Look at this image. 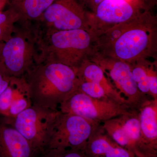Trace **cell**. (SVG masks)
Here are the masks:
<instances>
[{
  "instance_id": "obj_1",
  "label": "cell",
  "mask_w": 157,
  "mask_h": 157,
  "mask_svg": "<svg viewBox=\"0 0 157 157\" xmlns=\"http://www.w3.org/2000/svg\"><path fill=\"white\" fill-rule=\"evenodd\" d=\"M94 50L129 64L141 60H157V16L147 11L114 26L94 37Z\"/></svg>"
},
{
  "instance_id": "obj_2",
  "label": "cell",
  "mask_w": 157,
  "mask_h": 157,
  "mask_svg": "<svg viewBox=\"0 0 157 157\" xmlns=\"http://www.w3.org/2000/svg\"><path fill=\"white\" fill-rule=\"evenodd\" d=\"M32 105L57 110L78 90L76 70L60 63L43 61L25 75Z\"/></svg>"
},
{
  "instance_id": "obj_3",
  "label": "cell",
  "mask_w": 157,
  "mask_h": 157,
  "mask_svg": "<svg viewBox=\"0 0 157 157\" xmlns=\"http://www.w3.org/2000/svg\"><path fill=\"white\" fill-rule=\"evenodd\" d=\"M46 31L43 38L39 35L40 63L56 62L76 69L88 58L94 48V39L89 31Z\"/></svg>"
},
{
  "instance_id": "obj_4",
  "label": "cell",
  "mask_w": 157,
  "mask_h": 157,
  "mask_svg": "<svg viewBox=\"0 0 157 157\" xmlns=\"http://www.w3.org/2000/svg\"><path fill=\"white\" fill-rule=\"evenodd\" d=\"M40 59L38 31H32L28 26L14 30L11 38L4 43L0 64L10 76H24Z\"/></svg>"
},
{
  "instance_id": "obj_5",
  "label": "cell",
  "mask_w": 157,
  "mask_h": 157,
  "mask_svg": "<svg viewBox=\"0 0 157 157\" xmlns=\"http://www.w3.org/2000/svg\"><path fill=\"white\" fill-rule=\"evenodd\" d=\"M60 111L32 105L14 117L3 119L21 134L39 155L47 147Z\"/></svg>"
},
{
  "instance_id": "obj_6",
  "label": "cell",
  "mask_w": 157,
  "mask_h": 157,
  "mask_svg": "<svg viewBox=\"0 0 157 157\" xmlns=\"http://www.w3.org/2000/svg\"><path fill=\"white\" fill-rule=\"evenodd\" d=\"M87 59L98 65L127 102L130 109L138 110L151 98L139 90L132 75L129 64L103 55L94 49Z\"/></svg>"
},
{
  "instance_id": "obj_7",
  "label": "cell",
  "mask_w": 157,
  "mask_h": 157,
  "mask_svg": "<svg viewBox=\"0 0 157 157\" xmlns=\"http://www.w3.org/2000/svg\"><path fill=\"white\" fill-rule=\"evenodd\" d=\"M101 125L78 116L60 112L46 149L83 150L88 140Z\"/></svg>"
},
{
  "instance_id": "obj_8",
  "label": "cell",
  "mask_w": 157,
  "mask_h": 157,
  "mask_svg": "<svg viewBox=\"0 0 157 157\" xmlns=\"http://www.w3.org/2000/svg\"><path fill=\"white\" fill-rule=\"evenodd\" d=\"M58 109L63 113L74 114L101 124L130 110L126 105L113 100L91 98L78 90L61 103Z\"/></svg>"
},
{
  "instance_id": "obj_9",
  "label": "cell",
  "mask_w": 157,
  "mask_h": 157,
  "mask_svg": "<svg viewBox=\"0 0 157 157\" xmlns=\"http://www.w3.org/2000/svg\"><path fill=\"white\" fill-rule=\"evenodd\" d=\"M104 132L116 143L136 157L152 155L144 142L138 110L130 109L122 115L101 124Z\"/></svg>"
},
{
  "instance_id": "obj_10",
  "label": "cell",
  "mask_w": 157,
  "mask_h": 157,
  "mask_svg": "<svg viewBox=\"0 0 157 157\" xmlns=\"http://www.w3.org/2000/svg\"><path fill=\"white\" fill-rule=\"evenodd\" d=\"M38 21L44 23L46 31H89L88 12L78 0H56Z\"/></svg>"
},
{
  "instance_id": "obj_11",
  "label": "cell",
  "mask_w": 157,
  "mask_h": 157,
  "mask_svg": "<svg viewBox=\"0 0 157 157\" xmlns=\"http://www.w3.org/2000/svg\"><path fill=\"white\" fill-rule=\"evenodd\" d=\"M28 141L0 116V157H38Z\"/></svg>"
},
{
  "instance_id": "obj_12",
  "label": "cell",
  "mask_w": 157,
  "mask_h": 157,
  "mask_svg": "<svg viewBox=\"0 0 157 157\" xmlns=\"http://www.w3.org/2000/svg\"><path fill=\"white\" fill-rule=\"evenodd\" d=\"M83 151L88 157H136L113 140L101 125L88 140Z\"/></svg>"
},
{
  "instance_id": "obj_13",
  "label": "cell",
  "mask_w": 157,
  "mask_h": 157,
  "mask_svg": "<svg viewBox=\"0 0 157 157\" xmlns=\"http://www.w3.org/2000/svg\"><path fill=\"white\" fill-rule=\"evenodd\" d=\"M138 110L144 142L151 154L157 156V99H150Z\"/></svg>"
},
{
  "instance_id": "obj_14",
  "label": "cell",
  "mask_w": 157,
  "mask_h": 157,
  "mask_svg": "<svg viewBox=\"0 0 157 157\" xmlns=\"http://www.w3.org/2000/svg\"><path fill=\"white\" fill-rule=\"evenodd\" d=\"M75 70L78 80L92 82L99 85L110 99L128 107L125 99L118 92L102 69L95 63L87 59Z\"/></svg>"
},
{
  "instance_id": "obj_15",
  "label": "cell",
  "mask_w": 157,
  "mask_h": 157,
  "mask_svg": "<svg viewBox=\"0 0 157 157\" xmlns=\"http://www.w3.org/2000/svg\"><path fill=\"white\" fill-rule=\"evenodd\" d=\"M25 97L29 96L24 76H12L9 86L0 94V116L7 117L11 104Z\"/></svg>"
},
{
  "instance_id": "obj_16",
  "label": "cell",
  "mask_w": 157,
  "mask_h": 157,
  "mask_svg": "<svg viewBox=\"0 0 157 157\" xmlns=\"http://www.w3.org/2000/svg\"><path fill=\"white\" fill-rule=\"evenodd\" d=\"M56 0H19L11 3V7L19 15L20 21H38Z\"/></svg>"
},
{
  "instance_id": "obj_17",
  "label": "cell",
  "mask_w": 157,
  "mask_h": 157,
  "mask_svg": "<svg viewBox=\"0 0 157 157\" xmlns=\"http://www.w3.org/2000/svg\"><path fill=\"white\" fill-rule=\"evenodd\" d=\"M150 62V59H143L130 64L137 88L141 93L149 97L148 69Z\"/></svg>"
},
{
  "instance_id": "obj_18",
  "label": "cell",
  "mask_w": 157,
  "mask_h": 157,
  "mask_svg": "<svg viewBox=\"0 0 157 157\" xmlns=\"http://www.w3.org/2000/svg\"><path fill=\"white\" fill-rule=\"evenodd\" d=\"M78 90L84 93L91 98L111 99L101 86L92 82L78 80Z\"/></svg>"
},
{
  "instance_id": "obj_19",
  "label": "cell",
  "mask_w": 157,
  "mask_h": 157,
  "mask_svg": "<svg viewBox=\"0 0 157 157\" xmlns=\"http://www.w3.org/2000/svg\"><path fill=\"white\" fill-rule=\"evenodd\" d=\"M38 157H88L84 151L75 149H46Z\"/></svg>"
},
{
  "instance_id": "obj_20",
  "label": "cell",
  "mask_w": 157,
  "mask_h": 157,
  "mask_svg": "<svg viewBox=\"0 0 157 157\" xmlns=\"http://www.w3.org/2000/svg\"><path fill=\"white\" fill-rule=\"evenodd\" d=\"M148 86L150 97L157 99V60L151 61L149 66Z\"/></svg>"
},
{
  "instance_id": "obj_21",
  "label": "cell",
  "mask_w": 157,
  "mask_h": 157,
  "mask_svg": "<svg viewBox=\"0 0 157 157\" xmlns=\"http://www.w3.org/2000/svg\"><path fill=\"white\" fill-rule=\"evenodd\" d=\"M20 21L19 15L12 7L5 11H0V25L14 24Z\"/></svg>"
},
{
  "instance_id": "obj_22",
  "label": "cell",
  "mask_w": 157,
  "mask_h": 157,
  "mask_svg": "<svg viewBox=\"0 0 157 157\" xmlns=\"http://www.w3.org/2000/svg\"><path fill=\"white\" fill-rule=\"evenodd\" d=\"M134 6L142 13L151 11L156 5L157 0H124Z\"/></svg>"
},
{
  "instance_id": "obj_23",
  "label": "cell",
  "mask_w": 157,
  "mask_h": 157,
  "mask_svg": "<svg viewBox=\"0 0 157 157\" xmlns=\"http://www.w3.org/2000/svg\"><path fill=\"white\" fill-rule=\"evenodd\" d=\"M11 77L7 74L0 64V94L9 86Z\"/></svg>"
},
{
  "instance_id": "obj_24",
  "label": "cell",
  "mask_w": 157,
  "mask_h": 157,
  "mask_svg": "<svg viewBox=\"0 0 157 157\" xmlns=\"http://www.w3.org/2000/svg\"><path fill=\"white\" fill-rule=\"evenodd\" d=\"M8 2L9 0H0V11H2Z\"/></svg>"
},
{
  "instance_id": "obj_25",
  "label": "cell",
  "mask_w": 157,
  "mask_h": 157,
  "mask_svg": "<svg viewBox=\"0 0 157 157\" xmlns=\"http://www.w3.org/2000/svg\"><path fill=\"white\" fill-rule=\"evenodd\" d=\"M4 43H5V42H0V58H1V54H2V50Z\"/></svg>"
},
{
  "instance_id": "obj_26",
  "label": "cell",
  "mask_w": 157,
  "mask_h": 157,
  "mask_svg": "<svg viewBox=\"0 0 157 157\" xmlns=\"http://www.w3.org/2000/svg\"><path fill=\"white\" fill-rule=\"evenodd\" d=\"M11 1V3L12 2H17V1H19V0H10Z\"/></svg>"
},
{
  "instance_id": "obj_27",
  "label": "cell",
  "mask_w": 157,
  "mask_h": 157,
  "mask_svg": "<svg viewBox=\"0 0 157 157\" xmlns=\"http://www.w3.org/2000/svg\"><path fill=\"white\" fill-rule=\"evenodd\" d=\"M157 157V156H149V157Z\"/></svg>"
}]
</instances>
